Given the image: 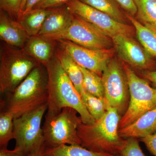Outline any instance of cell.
<instances>
[{"mask_svg":"<svg viewBox=\"0 0 156 156\" xmlns=\"http://www.w3.org/2000/svg\"><path fill=\"white\" fill-rule=\"evenodd\" d=\"M140 140L150 153L153 155L156 156V132Z\"/></svg>","mask_w":156,"mask_h":156,"instance_id":"obj_30","label":"cell"},{"mask_svg":"<svg viewBox=\"0 0 156 156\" xmlns=\"http://www.w3.org/2000/svg\"><path fill=\"white\" fill-rule=\"evenodd\" d=\"M22 49L3 42L0 48V92L4 96L14 91L38 65Z\"/></svg>","mask_w":156,"mask_h":156,"instance_id":"obj_4","label":"cell"},{"mask_svg":"<svg viewBox=\"0 0 156 156\" xmlns=\"http://www.w3.org/2000/svg\"><path fill=\"white\" fill-rule=\"evenodd\" d=\"M129 22L135 28L140 43L153 57L156 58V28L150 25H144L136 18L125 12Z\"/></svg>","mask_w":156,"mask_h":156,"instance_id":"obj_18","label":"cell"},{"mask_svg":"<svg viewBox=\"0 0 156 156\" xmlns=\"http://www.w3.org/2000/svg\"><path fill=\"white\" fill-rule=\"evenodd\" d=\"M45 67L48 73L49 93L46 114H55L64 108L70 107L77 112L84 124L95 122V120L87 111L80 95L65 72L55 54Z\"/></svg>","mask_w":156,"mask_h":156,"instance_id":"obj_2","label":"cell"},{"mask_svg":"<svg viewBox=\"0 0 156 156\" xmlns=\"http://www.w3.org/2000/svg\"><path fill=\"white\" fill-rule=\"evenodd\" d=\"M27 155L19 150L14 148L9 150L7 148L0 149V156H26Z\"/></svg>","mask_w":156,"mask_h":156,"instance_id":"obj_32","label":"cell"},{"mask_svg":"<svg viewBox=\"0 0 156 156\" xmlns=\"http://www.w3.org/2000/svg\"><path fill=\"white\" fill-rule=\"evenodd\" d=\"M73 108L66 107L57 114H45L42 126L45 148L57 147L63 144L80 145L77 128L81 121Z\"/></svg>","mask_w":156,"mask_h":156,"instance_id":"obj_5","label":"cell"},{"mask_svg":"<svg viewBox=\"0 0 156 156\" xmlns=\"http://www.w3.org/2000/svg\"><path fill=\"white\" fill-rule=\"evenodd\" d=\"M48 108L46 104L14 119V148L27 155L45 146L42 122Z\"/></svg>","mask_w":156,"mask_h":156,"instance_id":"obj_7","label":"cell"},{"mask_svg":"<svg viewBox=\"0 0 156 156\" xmlns=\"http://www.w3.org/2000/svg\"><path fill=\"white\" fill-rule=\"evenodd\" d=\"M104 98L109 105L116 109L121 116L126 112L130 101L128 80L122 64L112 58L101 76Z\"/></svg>","mask_w":156,"mask_h":156,"instance_id":"obj_9","label":"cell"},{"mask_svg":"<svg viewBox=\"0 0 156 156\" xmlns=\"http://www.w3.org/2000/svg\"><path fill=\"white\" fill-rule=\"evenodd\" d=\"M121 115L109 106L104 115L91 124L80 121L77 128L81 145L89 150L113 155L120 154L125 139L119 133Z\"/></svg>","mask_w":156,"mask_h":156,"instance_id":"obj_3","label":"cell"},{"mask_svg":"<svg viewBox=\"0 0 156 156\" xmlns=\"http://www.w3.org/2000/svg\"><path fill=\"white\" fill-rule=\"evenodd\" d=\"M44 156H114L111 154L89 150L80 145L63 144L45 148Z\"/></svg>","mask_w":156,"mask_h":156,"instance_id":"obj_21","label":"cell"},{"mask_svg":"<svg viewBox=\"0 0 156 156\" xmlns=\"http://www.w3.org/2000/svg\"><path fill=\"white\" fill-rule=\"evenodd\" d=\"M30 37L17 20L0 12V39L7 45L22 49Z\"/></svg>","mask_w":156,"mask_h":156,"instance_id":"obj_13","label":"cell"},{"mask_svg":"<svg viewBox=\"0 0 156 156\" xmlns=\"http://www.w3.org/2000/svg\"><path fill=\"white\" fill-rule=\"evenodd\" d=\"M80 95L87 111L95 121L103 116L110 106L105 98H100L94 96L84 89Z\"/></svg>","mask_w":156,"mask_h":156,"instance_id":"obj_22","label":"cell"},{"mask_svg":"<svg viewBox=\"0 0 156 156\" xmlns=\"http://www.w3.org/2000/svg\"><path fill=\"white\" fill-rule=\"evenodd\" d=\"M141 74L144 79L151 82L156 88V70L154 71H142Z\"/></svg>","mask_w":156,"mask_h":156,"instance_id":"obj_31","label":"cell"},{"mask_svg":"<svg viewBox=\"0 0 156 156\" xmlns=\"http://www.w3.org/2000/svg\"><path fill=\"white\" fill-rule=\"evenodd\" d=\"M73 16L66 5L51 9L37 35L47 37L60 32L69 25Z\"/></svg>","mask_w":156,"mask_h":156,"instance_id":"obj_16","label":"cell"},{"mask_svg":"<svg viewBox=\"0 0 156 156\" xmlns=\"http://www.w3.org/2000/svg\"><path fill=\"white\" fill-rule=\"evenodd\" d=\"M48 83L47 69L39 64L14 91L4 95L1 110L10 112L14 119L48 104Z\"/></svg>","mask_w":156,"mask_h":156,"instance_id":"obj_1","label":"cell"},{"mask_svg":"<svg viewBox=\"0 0 156 156\" xmlns=\"http://www.w3.org/2000/svg\"><path fill=\"white\" fill-rule=\"evenodd\" d=\"M114 156H122L120 154H119L115 155H114Z\"/></svg>","mask_w":156,"mask_h":156,"instance_id":"obj_36","label":"cell"},{"mask_svg":"<svg viewBox=\"0 0 156 156\" xmlns=\"http://www.w3.org/2000/svg\"><path fill=\"white\" fill-rule=\"evenodd\" d=\"M124 11L134 17L136 14L137 9L134 0H116Z\"/></svg>","mask_w":156,"mask_h":156,"instance_id":"obj_29","label":"cell"},{"mask_svg":"<svg viewBox=\"0 0 156 156\" xmlns=\"http://www.w3.org/2000/svg\"><path fill=\"white\" fill-rule=\"evenodd\" d=\"M57 42L42 36L31 37L23 48V52L46 66L55 54Z\"/></svg>","mask_w":156,"mask_h":156,"instance_id":"obj_14","label":"cell"},{"mask_svg":"<svg viewBox=\"0 0 156 156\" xmlns=\"http://www.w3.org/2000/svg\"><path fill=\"white\" fill-rule=\"evenodd\" d=\"M43 0H27L25 8L22 14H25L32 10L35 6L39 3L41 2Z\"/></svg>","mask_w":156,"mask_h":156,"instance_id":"obj_33","label":"cell"},{"mask_svg":"<svg viewBox=\"0 0 156 156\" xmlns=\"http://www.w3.org/2000/svg\"><path fill=\"white\" fill-rule=\"evenodd\" d=\"M23 0H0L1 10L13 19L17 20L20 14Z\"/></svg>","mask_w":156,"mask_h":156,"instance_id":"obj_27","label":"cell"},{"mask_svg":"<svg viewBox=\"0 0 156 156\" xmlns=\"http://www.w3.org/2000/svg\"><path fill=\"white\" fill-rule=\"evenodd\" d=\"M51 9H35L20 15L17 21L30 37L38 34Z\"/></svg>","mask_w":156,"mask_h":156,"instance_id":"obj_19","label":"cell"},{"mask_svg":"<svg viewBox=\"0 0 156 156\" xmlns=\"http://www.w3.org/2000/svg\"><path fill=\"white\" fill-rule=\"evenodd\" d=\"M156 132V107L140 117L134 122L119 130L123 139L145 137Z\"/></svg>","mask_w":156,"mask_h":156,"instance_id":"obj_15","label":"cell"},{"mask_svg":"<svg viewBox=\"0 0 156 156\" xmlns=\"http://www.w3.org/2000/svg\"><path fill=\"white\" fill-rule=\"evenodd\" d=\"M82 2L105 13L118 22L128 24L125 11L116 0H80Z\"/></svg>","mask_w":156,"mask_h":156,"instance_id":"obj_20","label":"cell"},{"mask_svg":"<svg viewBox=\"0 0 156 156\" xmlns=\"http://www.w3.org/2000/svg\"><path fill=\"white\" fill-rule=\"evenodd\" d=\"M120 154L122 156H147L143 152L138 139L132 137L125 139Z\"/></svg>","mask_w":156,"mask_h":156,"instance_id":"obj_26","label":"cell"},{"mask_svg":"<svg viewBox=\"0 0 156 156\" xmlns=\"http://www.w3.org/2000/svg\"><path fill=\"white\" fill-rule=\"evenodd\" d=\"M137 20L156 28V0H134Z\"/></svg>","mask_w":156,"mask_h":156,"instance_id":"obj_23","label":"cell"},{"mask_svg":"<svg viewBox=\"0 0 156 156\" xmlns=\"http://www.w3.org/2000/svg\"><path fill=\"white\" fill-rule=\"evenodd\" d=\"M71 0H43L35 6V9H51L64 5Z\"/></svg>","mask_w":156,"mask_h":156,"instance_id":"obj_28","label":"cell"},{"mask_svg":"<svg viewBox=\"0 0 156 156\" xmlns=\"http://www.w3.org/2000/svg\"><path fill=\"white\" fill-rule=\"evenodd\" d=\"M83 76V87L87 92L96 97L104 98V89L102 78L96 74L80 67Z\"/></svg>","mask_w":156,"mask_h":156,"instance_id":"obj_24","label":"cell"},{"mask_svg":"<svg viewBox=\"0 0 156 156\" xmlns=\"http://www.w3.org/2000/svg\"><path fill=\"white\" fill-rule=\"evenodd\" d=\"M122 64L128 80L130 101L127 110L120 120L119 130L156 107V88L151 87L147 81L138 76L128 64L125 62Z\"/></svg>","mask_w":156,"mask_h":156,"instance_id":"obj_6","label":"cell"},{"mask_svg":"<svg viewBox=\"0 0 156 156\" xmlns=\"http://www.w3.org/2000/svg\"><path fill=\"white\" fill-rule=\"evenodd\" d=\"M133 37L118 35L113 37L114 48L120 59L126 64L142 71L156 70V61L141 44Z\"/></svg>","mask_w":156,"mask_h":156,"instance_id":"obj_12","label":"cell"},{"mask_svg":"<svg viewBox=\"0 0 156 156\" xmlns=\"http://www.w3.org/2000/svg\"><path fill=\"white\" fill-rule=\"evenodd\" d=\"M44 37L55 41L67 40L95 50L110 49L114 47L111 38L90 23L75 15L69 25L63 30Z\"/></svg>","mask_w":156,"mask_h":156,"instance_id":"obj_8","label":"cell"},{"mask_svg":"<svg viewBox=\"0 0 156 156\" xmlns=\"http://www.w3.org/2000/svg\"><path fill=\"white\" fill-rule=\"evenodd\" d=\"M45 150V147L44 146L37 150L27 155L26 156H44V154Z\"/></svg>","mask_w":156,"mask_h":156,"instance_id":"obj_34","label":"cell"},{"mask_svg":"<svg viewBox=\"0 0 156 156\" xmlns=\"http://www.w3.org/2000/svg\"><path fill=\"white\" fill-rule=\"evenodd\" d=\"M27 1V0H23L22 5H21V9H20V15L18 17H19L22 14L23 12V10H24V8H25Z\"/></svg>","mask_w":156,"mask_h":156,"instance_id":"obj_35","label":"cell"},{"mask_svg":"<svg viewBox=\"0 0 156 156\" xmlns=\"http://www.w3.org/2000/svg\"><path fill=\"white\" fill-rule=\"evenodd\" d=\"M55 55L60 62L65 72L80 95L81 92L84 90L83 87V76L80 66H79L73 58L58 45L56 47Z\"/></svg>","mask_w":156,"mask_h":156,"instance_id":"obj_17","label":"cell"},{"mask_svg":"<svg viewBox=\"0 0 156 156\" xmlns=\"http://www.w3.org/2000/svg\"><path fill=\"white\" fill-rule=\"evenodd\" d=\"M57 45L69 55L80 67L101 77L109 62L114 56V48L95 50L82 47L67 40L56 41Z\"/></svg>","mask_w":156,"mask_h":156,"instance_id":"obj_11","label":"cell"},{"mask_svg":"<svg viewBox=\"0 0 156 156\" xmlns=\"http://www.w3.org/2000/svg\"><path fill=\"white\" fill-rule=\"evenodd\" d=\"M14 116L11 112L1 110L0 112V148H7L14 138Z\"/></svg>","mask_w":156,"mask_h":156,"instance_id":"obj_25","label":"cell"},{"mask_svg":"<svg viewBox=\"0 0 156 156\" xmlns=\"http://www.w3.org/2000/svg\"><path fill=\"white\" fill-rule=\"evenodd\" d=\"M66 5L73 14L90 23L111 38L118 35L133 37L136 34L133 25L118 22L80 0H71Z\"/></svg>","mask_w":156,"mask_h":156,"instance_id":"obj_10","label":"cell"}]
</instances>
